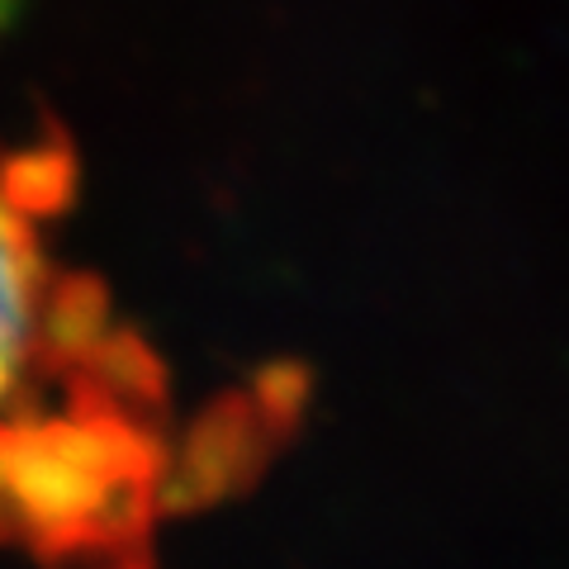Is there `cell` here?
Listing matches in <instances>:
<instances>
[{"label": "cell", "mask_w": 569, "mask_h": 569, "mask_svg": "<svg viewBox=\"0 0 569 569\" xmlns=\"http://www.w3.org/2000/svg\"><path fill=\"white\" fill-rule=\"evenodd\" d=\"M62 186L0 152V546L77 569H152L181 498L152 356L52 242Z\"/></svg>", "instance_id": "1"}]
</instances>
